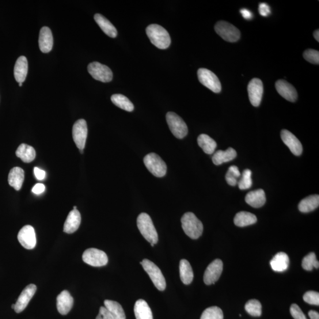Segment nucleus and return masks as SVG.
I'll return each mask as SVG.
<instances>
[{
  "label": "nucleus",
  "mask_w": 319,
  "mask_h": 319,
  "mask_svg": "<svg viewBox=\"0 0 319 319\" xmlns=\"http://www.w3.org/2000/svg\"><path fill=\"white\" fill-rule=\"evenodd\" d=\"M240 11L242 17L246 19V20H250V19H252L253 17L252 13L248 9H242Z\"/></svg>",
  "instance_id": "de8ad7c7"
},
{
  "label": "nucleus",
  "mask_w": 319,
  "mask_h": 319,
  "mask_svg": "<svg viewBox=\"0 0 319 319\" xmlns=\"http://www.w3.org/2000/svg\"><path fill=\"white\" fill-rule=\"evenodd\" d=\"M57 309L60 314L66 315L70 312L74 305V299L67 290H64L57 297Z\"/></svg>",
  "instance_id": "a211bd4d"
},
{
  "label": "nucleus",
  "mask_w": 319,
  "mask_h": 319,
  "mask_svg": "<svg viewBox=\"0 0 319 319\" xmlns=\"http://www.w3.org/2000/svg\"><path fill=\"white\" fill-rule=\"evenodd\" d=\"M28 59L24 56L19 57L14 69V75L15 79L18 83H22L28 75Z\"/></svg>",
  "instance_id": "412c9836"
},
{
  "label": "nucleus",
  "mask_w": 319,
  "mask_h": 319,
  "mask_svg": "<svg viewBox=\"0 0 319 319\" xmlns=\"http://www.w3.org/2000/svg\"><path fill=\"white\" fill-rule=\"evenodd\" d=\"M303 300L305 302L313 305H319V293L318 292L309 291L303 295Z\"/></svg>",
  "instance_id": "a19ab883"
},
{
  "label": "nucleus",
  "mask_w": 319,
  "mask_h": 319,
  "mask_svg": "<svg viewBox=\"0 0 319 319\" xmlns=\"http://www.w3.org/2000/svg\"><path fill=\"white\" fill-rule=\"evenodd\" d=\"M136 223L143 237L150 244H156L158 241V234L150 216L146 213H142L138 216Z\"/></svg>",
  "instance_id": "7ed1b4c3"
},
{
  "label": "nucleus",
  "mask_w": 319,
  "mask_h": 319,
  "mask_svg": "<svg viewBox=\"0 0 319 319\" xmlns=\"http://www.w3.org/2000/svg\"><path fill=\"white\" fill-rule=\"evenodd\" d=\"M25 180V172L20 168L16 167L10 170L8 181L9 185L16 191H20Z\"/></svg>",
  "instance_id": "5701e85b"
},
{
  "label": "nucleus",
  "mask_w": 319,
  "mask_h": 319,
  "mask_svg": "<svg viewBox=\"0 0 319 319\" xmlns=\"http://www.w3.org/2000/svg\"><path fill=\"white\" fill-rule=\"evenodd\" d=\"M319 196L311 195L303 199L299 204V210L303 213H309L318 207Z\"/></svg>",
  "instance_id": "2f4dec72"
},
{
  "label": "nucleus",
  "mask_w": 319,
  "mask_h": 319,
  "mask_svg": "<svg viewBox=\"0 0 319 319\" xmlns=\"http://www.w3.org/2000/svg\"><path fill=\"white\" fill-rule=\"evenodd\" d=\"M144 163L147 169L154 176L162 177L166 175L167 173L166 163L157 154L151 153L146 155L144 158Z\"/></svg>",
  "instance_id": "39448f33"
},
{
  "label": "nucleus",
  "mask_w": 319,
  "mask_h": 319,
  "mask_svg": "<svg viewBox=\"0 0 319 319\" xmlns=\"http://www.w3.org/2000/svg\"><path fill=\"white\" fill-rule=\"evenodd\" d=\"M276 88L281 96L286 100L294 102L298 100V94L294 87L284 80L276 82Z\"/></svg>",
  "instance_id": "f3484780"
},
{
  "label": "nucleus",
  "mask_w": 319,
  "mask_h": 319,
  "mask_svg": "<svg viewBox=\"0 0 319 319\" xmlns=\"http://www.w3.org/2000/svg\"><path fill=\"white\" fill-rule=\"evenodd\" d=\"M245 202L250 207L255 208L264 206L266 202L264 191L263 189H258L249 192L245 196Z\"/></svg>",
  "instance_id": "4be33fe9"
},
{
  "label": "nucleus",
  "mask_w": 319,
  "mask_h": 319,
  "mask_svg": "<svg viewBox=\"0 0 319 319\" xmlns=\"http://www.w3.org/2000/svg\"><path fill=\"white\" fill-rule=\"evenodd\" d=\"M105 307L115 319H126L124 310L120 304L109 300L104 301Z\"/></svg>",
  "instance_id": "473e14b6"
},
{
  "label": "nucleus",
  "mask_w": 319,
  "mask_h": 319,
  "mask_svg": "<svg viewBox=\"0 0 319 319\" xmlns=\"http://www.w3.org/2000/svg\"><path fill=\"white\" fill-rule=\"evenodd\" d=\"M36 290L37 287L36 285L31 284L28 285L22 291L16 304H15L14 310L16 313H20L26 308L30 301H31L34 295L36 293Z\"/></svg>",
  "instance_id": "2eb2a0df"
},
{
  "label": "nucleus",
  "mask_w": 319,
  "mask_h": 319,
  "mask_svg": "<svg viewBox=\"0 0 319 319\" xmlns=\"http://www.w3.org/2000/svg\"><path fill=\"white\" fill-rule=\"evenodd\" d=\"M77 210V207H74V210Z\"/></svg>",
  "instance_id": "603ef678"
},
{
  "label": "nucleus",
  "mask_w": 319,
  "mask_h": 319,
  "mask_svg": "<svg viewBox=\"0 0 319 319\" xmlns=\"http://www.w3.org/2000/svg\"><path fill=\"white\" fill-rule=\"evenodd\" d=\"M181 226L185 233L193 239L202 235L203 226L202 222L192 212H186L181 219Z\"/></svg>",
  "instance_id": "f03ea898"
},
{
  "label": "nucleus",
  "mask_w": 319,
  "mask_h": 319,
  "mask_svg": "<svg viewBox=\"0 0 319 319\" xmlns=\"http://www.w3.org/2000/svg\"><path fill=\"white\" fill-rule=\"evenodd\" d=\"M18 85L20 86H22V83H18Z\"/></svg>",
  "instance_id": "3c124183"
},
{
  "label": "nucleus",
  "mask_w": 319,
  "mask_h": 319,
  "mask_svg": "<svg viewBox=\"0 0 319 319\" xmlns=\"http://www.w3.org/2000/svg\"><path fill=\"white\" fill-rule=\"evenodd\" d=\"M248 93L250 104L254 106H259L264 93L263 82L258 78H254L248 85Z\"/></svg>",
  "instance_id": "f8f14e48"
},
{
  "label": "nucleus",
  "mask_w": 319,
  "mask_h": 319,
  "mask_svg": "<svg viewBox=\"0 0 319 319\" xmlns=\"http://www.w3.org/2000/svg\"><path fill=\"white\" fill-rule=\"evenodd\" d=\"M197 77L200 82L212 92L215 93L221 92L222 89L221 82L214 72L205 68H200L197 71Z\"/></svg>",
  "instance_id": "6e6552de"
},
{
  "label": "nucleus",
  "mask_w": 319,
  "mask_h": 319,
  "mask_svg": "<svg viewBox=\"0 0 319 319\" xmlns=\"http://www.w3.org/2000/svg\"><path fill=\"white\" fill-rule=\"evenodd\" d=\"M258 10L261 16L263 17H267L271 13L270 7L265 3L260 4Z\"/></svg>",
  "instance_id": "37998d69"
},
{
  "label": "nucleus",
  "mask_w": 319,
  "mask_h": 319,
  "mask_svg": "<svg viewBox=\"0 0 319 319\" xmlns=\"http://www.w3.org/2000/svg\"><path fill=\"white\" fill-rule=\"evenodd\" d=\"M240 176L241 173L238 167L232 166L226 173L225 179L227 184L232 186H235L238 184V178Z\"/></svg>",
  "instance_id": "4c0bfd02"
},
{
  "label": "nucleus",
  "mask_w": 319,
  "mask_h": 319,
  "mask_svg": "<svg viewBox=\"0 0 319 319\" xmlns=\"http://www.w3.org/2000/svg\"><path fill=\"white\" fill-rule=\"evenodd\" d=\"M16 154L17 157L20 158L25 163L32 162L36 157V151L32 146L26 144H21L18 147Z\"/></svg>",
  "instance_id": "cd10ccee"
},
{
  "label": "nucleus",
  "mask_w": 319,
  "mask_h": 319,
  "mask_svg": "<svg viewBox=\"0 0 319 319\" xmlns=\"http://www.w3.org/2000/svg\"><path fill=\"white\" fill-rule=\"evenodd\" d=\"M166 121L171 132L176 138L182 139L187 135L188 133L187 125L176 113L169 112L167 113Z\"/></svg>",
  "instance_id": "0eeeda50"
},
{
  "label": "nucleus",
  "mask_w": 319,
  "mask_h": 319,
  "mask_svg": "<svg viewBox=\"0 0 319 319\" xmlns=\"http://www.w3.org/2000/svg\"><path fill=\"white\" fill-rule=\"evenodd\" d=\"M140 264L150 276L155 287L160 291H164L166 287V282L161 269L149 260L144 259Z\"/></svg>",
  "instance_id": "20e7f679"
},
{
  "label": "nucleus",
  "mask_w": 319,
  "mask_h": 319,
  "mask_svg": "<svg viewBox=\"0 0 319 319\" xmlns=\"http://www.w3.org/2000/svg\"><path fill=\"white\" fill-rule=\"evenodd\" d=\"M200 319H223V311L218 307H209L203 311Z\"/></svg>",
  "instance_id": "c9c22d12"
},
{
  "label": "nucleus",
  "mask_w": 319,
  "mask_h": 319,
  "mask_svg": "<svg viewBox=\"0 0 319 319\" xmlns=\"http://www.w3.org/2000/svg\"><path fill=\"white\" fill-rule=\"evenodd\" d=\"M245 309L252 316L254 317L260 316L262 313V306L261 303L256 299L250 300L246 303Z\"/></svg>",
  "instance_id": "f704fd0d"
},
{
  "label": "nucleus",
  "mask_w": 319,
  "mask_h": 319,
  "mask_svg": "<svg viewBox=\"0 0 319 319\" xmlns=\"http://www.w3.org/2000/svg\"><path fill=\"white\" fill-rule=\"evenodd\" d=\"M289 257L283 252L277 254L270 261L273 270L276 272H283L287 270L289 266Z\"/></svg>",
  "instance_id": "b1692460"
},
{
  "label": "nucleus",
  "mask_w": 319,
  "mask_h": 319,
  "mask_svg": "<svg viewBox=\"0 0 319 319\" xmlns=\"http://www.w3.org/2000/svg\"><path fill=\"white\" fill-rule=\"evenodd\" d=\"M215 30L220 37L229 42H236L241 37V32L236 27L225 21H219L216 22Z\"/></svg>",
  "instance_id": "423d86ee"
},
{
  "label": "nucleus",
  "mask_w": 319,
  "mask_h": 319,
  "mask_svg": "<svg viewBox=\"0 0 319 319\" xmlns=\"http://www.w3.org/2000/svg\"><path fill=\"white\" fill-rule=\"evenodd\" d=\"M72 136L76 145L82 153L88 136V127L85 120L81 119L76 121L72 128Z\"/></svg>",
  "instance_id": "9d476101"
},
{
  "label": "nucleus",
  "mask_w": 319,
  "mask_h": 319,
  "mask_svg": "<svg viewBox=\"0 0 319 319\" xmlns=\"http://www.w3.org/2000/svg\"><path fill=\"white\" fill-rule=\"evenodd\" d=\"M304 58L311 63L318 64L319 52L314 49H307L303 53Z\"/></svg>",
  "instance_id": "ea45409f"
},
{
  "label": "nucleus",
  "mask_w": 319,
  "mask_h": 319,
  "mask_svg": "<svg viewBox=\"0 0 319 319\" xmlns=\"http://www.w3.org/2000/svg\"><path fill=\"white\" fill-rule=\"evenodd\" d=\"M290 313L294 319H307L301 309L296 304L291 306Z\"/></svg>",
  "instance_id": "79ce46f5"
},
{
  "label": "nucleus",
  "mask_w": 319,
  "mask_h": 319,
  "mask_svg": "<svg viewBox=\"0 0 319 319\" xmlns=\"http://www.w3.org/2000/svg\"><path fill=\"white\" fill-rule=\"evenodd\" d=\"M83 261L93 267H102L107 264L108 258L106 253L96 248H89L82 255Z\"/></svg>",
  "instance_id": "1a4fd4ad"
},
{
  "label": "nucleus",
  "mask_w": 319,
  "mask_h": 319,
  "mask_svg": "<svg viewBox=\"0 0 319 319\" xmlns=\"http://www.w3.org/2000/svg\"><path fill=\"white\" fill-rule=\"evenodd\" d=\"M95 20L106 35L110 37L115 38L117 36V30L115 26L107 18L100 14H96L94 16Z\"/></svg>",
  "instance_id": "a878e982"
},
{
  "label": "nucleus",
  "mask_w": 319,
  "mask_h": 319,
  "mask_svg": "<svg viewBox=\"0 0 319 319\" xmlns=\"http://www.w3.org/2000/svg\"><path fill=\"white\" fill-rule=\"evenodd\" d=\"M197 143L199 147L203 150L205 153L212 154L214 153L217 144L215 140L210 136L202 134L197 138Z\"/></svg>",
  "instance_id": "7c9ffc66"
},
{
  "label": "nucleus",
  "mask_w": 319,
  "mask_h": 319,
  "mask_svg": "<svg viewBox=\"0 0 319 319\" xmlns=\"http://www.w3.org/2000/svg\"><path fill=\"white\" fill-rule=\"evenodd\" d=\"M319 30H315L314 32L313 33V36L315 38V39H316L317 41V42H318L319 41Z\"/></svg>",
  "instance_id": "8fccbe9b"
},
{
  "label": "nucleus",
  "mask_w": 319,
  "mask_h": 319,
  "mask_svg": "<svg viewBox=\"0 0 319 319\" xmlns=\"http://www.w3.org/2000/svg\"><path fill=\"white\" fill-rule=\"evenodd\" d=\"M14 307H15V304H14V305H13L12 307H12V309H14Z\"/></svg>",
  "instance_id": "864d4df0"
},
{
  "label": "nucleus",
  "mask_w": 319,
  "mask_h": 319,
  "mask_svg": "<svg viewBox=\"0 0 319 319\" xmlns=\"http://www.w3.org/2000/svg\"><path fill=\"white\" fill-rule=\"evenodd\" d=\"M252 172L249 169H246L243 172L242 177L238 182L239 188L241 190L248 189L253 185Z\"/></svg>",
  "instance_id": "58836bf2"
},
{
  "label": "nucleus",
  "mask_w": 319,
  "mask_h": 319,
  "mask_svg": "<svg viewBox=\"0 0 319 319\" xmlns=\"http://www.w3.org/2000/svg\"><path fill=\"white\" fill-rule=\"evenodd\" d=\"M134 310L136 319H153L150 307L143 299L135 302Z\"/></svg>",
  "instance_id": "bb28decb"
},
{
  "label": "nucleus",
  "mask_w": 319,
  "mask_h": 319,
  "mask_svg": "<svg viewBox=\"0 0 319 319\" xmlns=\"http://www.w3.org/2000/svg\"><path fill=\"white\" fill-rule=\"evenodd\" d=\"M34 173H35V175L38 180H43L45 177V171L40 169L39 168H35V169H34Z\"/></svg>",
  "instance_id": "49530a36"
},
{
  "label": "nucleus",
  "mask_w": 319,
  "mask_h": 319,
  "mask_svg": "<svg viewBox=\"0 0 319 319\" xmlns=\"http://www.w3.org/2000/svg\"><path fill=\"white\" fill-rule=\"evenodd\" d=\"M180 277L181 282L186 285H189L193 280V272L189 262L185 259L181 260L179 265Z\"/></svg>",
  "instance_id": "c756f323"
},
{
  "label": "nucleus",
  "mask_w": 319,
  "mask_h": 319,
  "mask_svg": "<svg viewBox=\"0 0 319 319\" xmlns=\"http://www.w3.org/2000/svg\"><path fill=\"white\" fill-rule=\"evenodd\" d=\"M302 267L307 271H311L313 268H318L319 263L316 260V254L310 253L303 258Z\"/></svg>",
  "instance_id": "e433bc0d"
},
{
  "label": "nucleus",
  "mask_w": 319,
  "mask_h": 319,
  "mask_svg": "<svg viewBox=\"0 0 319 319\" xmlns=\"http://www.w3.org/2000/svg\"><path fill=\"white\" fill-rule=\"evenodd\" d=\"M147 36L152 43L160 49H168L171 44V38L168 31L162 26L151 25L146 29Z\"/></svg>",
  "instance_id": "f257e3e1"
},
{
  "label": "nucleus",
  "mask_w": 319,
  "mask_h": 319,
  "mask_svg": "<svg viewBox=\"0 0 319 319\" xmlns=\"http://www.w3.org/2000/svg\"><path fill=\"white\" fill-rule=\"evenodd\" d=\"M223 271V263L220 259H216L208 265L204 272L203 281L207 285L215 284L221 277Z\"/></svg>",
  "instance_id": "ddd939ff"
},
{
  "label": "nucleus",
  "mask_w": 319,
  "mask_h": 319,
  "mask_svg": "<svg viewBox=\"0 0 319 319\" xmlns=\"http://www.w3.org/2000/svg\"><path fill=\"white\" fill-rule=\"evenodd\" d=\"M45 186L43 184H37L32 189V192L36 195H40L45 191Z\"/></svg>",
  "instance_id": "a18cd8bd"
},
{
  "label": "nucleus",
  "mask_w": 319,
  "mask_h": 319,
  "mask_svg": "<svg viewBox=\"0 0 319 319\" xmlns=\"http://www.w3.org/2000/svg\"><path fill=\"white\" fill-rule=\"evenodd\" d=\"M81 222V216L77 210H72L68 215L63 226V231L67 234H73L79 229Z\"/></svg>",
  "instance_id": "6ab92c4d"
},
{
  "label": "nucleus",
  "mask_w": 319,
  "mask_h": 319,
  "mask_svg": "<svg viewBox=\"0 0 319 319\" xmlns=\"http://www.w3.org/2000/svg\"><path fill=\"white\" fill-rule=\"evenodd\" d=\"M88 71L93 78L102 82H109L113 78L112 72L107 66L97 62L89 64Z\"/></svg>",
  "instance_id": "9b49d317"
},
{
  "label": "nucleus",
  "mask_w": 319,
  "mask_h": 319,
  "mask_svg": "<svg viewBox=\"0 0 319 319\" xmlns=\"http://www.w3.org/2000/svg\"><path fill=\"white\" fill-rule=\"evenodd\" d=\"M281 138L283 143L289 148L292 154L297 156L302 154L303 152L302 143L291 132L287 130H283L281 132Z\"/></svg>",
  "instance_id": "dca6fc26"
},
{
  "label": "nucleus",
  "mask_w": 319,
  "mask_h": 319,
  "mask_svg": "<svg viewBox=\"0 0 319 319\" xmlns=\"http://www.w3.org/2000/svg\"><path fill=\"white\" fill-rule=\"evenodd\" d=\"M39 44L40 51L43 53H48L52 51L53 45V35L51 30L48 27H43L40 30Z\"/></svg>",
  "instance_id": "aec40b11"
},
{
  "label": "nucleus",
  "mask_w": 319,
  "mask_h": 319,
  "mask_svg": "<svg viewBox=\"0 0 319 319\" xmlns=\"http://www.w3.org/2000/svg\"><path fill=\"white\" fill-rule=\"evenodd\" d=\"M17 238L20 244L27 249H32L36 246V233L32 226L26 225L22 227L19 231Z\"/></svg>",
  "instance_id": "4468645a"
},
{
  "label": "nucleus",
  "mask_w": 319,
  "mask_h": 319,
  "mask_svg": "<svg viewBox=\"0 0 319 319\" xmlns=\"http://www.w3.org/2000/svg\"><path fill=\"white\" fill-rule=\"evenodd\" d=\"M309 316L311 319H319V314L316 311L310 310L309 312Z\"/></svg>",
  "instance_id": "09e8293b"
},
{
  "label": "nucleus",
  "mask_w": 319,
  "mask_h": 319,
  "mask_svg": "<svg viewBox=\"0 0 319 319\" xmlns=\"http://www.w3.org/2000/svg\"><path fill=\"white\" fill-rule=\"evenodd\" d=\"M257 221L256 216L248 212H239L234 218L235 225L239 227H245L253 225V224L256 223Z\"/></svg>",
  "instance_id": "c85d7f7f"
},
{
  "label": "nucleus",
  "mask_w": 319,
  "mask_h": 319,
  "mask_svg": "<svg viewBox=\"0 0 319 319\" xmlns=\"http://www.w3.org/2000/svg\"><path fill=\"white\" fill-rule=\"evenodd\" d=\"M96 319H115L105 307H101Z\"/></svg>",
  "instance_id": "c03bdc74"
},
{
  "label": "nucleus",
  "mask_w": 319,
  "mask_h": 319,
  "mask_svg": "<svg viewBox=\"0 0 319 319\" xmlns=\"http://www.w3.org/2000/svg\"><path fill=\"white\" fill-rule=\"evenodd\" d=\"M111 100L112 103L118 107L128 112H132L134 106L129 99L122 94H115L112 96Z\"/></svg>",
  "instance_id": "72a5a7b5"
},
{
  "label": "nucleus",
  "mask_w": 319,
  "mask_h": 319,
  "mask_svg": "<svg viewBox=\"0 0 319 319\" xmlns=\"http://www.w3.org/2000/svg\"><path fill=\"white\" fill-rule=\"evenodd\" d=\"M237 155V151L233 148H229L225 151L218 150L213 155L212 162L216 166L221 165L224 163L233 161Z\"/></svg>",
  "instance_id": "393cba45"
}]
</instances>
